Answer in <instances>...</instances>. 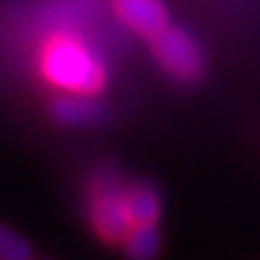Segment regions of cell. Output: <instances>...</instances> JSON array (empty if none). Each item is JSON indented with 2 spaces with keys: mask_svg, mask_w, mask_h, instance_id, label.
I'll return each instance as SVG.
<instances>
[{
  "mask_svg": "<svg viewBox=\"0 0 260 260\" xmlns=\"http://www.w3.org/2000/svg\"><path fill=\"white\" fill-rule=\"evenodd\" d=\"M41 74L66 93H99L106 86V63L84 41L56 36L41 51Z\"/></svg>",
  "mask_w": 260,
  "mask_h": 260,
  "instance_id": "cell-1",
  "label": "cell"
},
{
  "mask_svg": "<svg viewBox=\"0 0 260 260\" xmlns=\"http://www.w3.org/2000/svg\"><path fill=\"white\" fill-rule=\"evenodd\" d=\"M88 217L93 230L109 240L119 243L132 230L134 220L129 212V187L111 170H104L93 177L88 189Z\"/></svg>",
  "mask_w": 260,
  "mask_h": 260,
  "instance_id": "cell-2",
  "label": "cell"
},
{
  "mask_svg": "<svg viewBox=\"0 0 260 260\" xmlns=\"http://www.w3.org/2000/svg\"><path fill=\"white\" fill-rule=\"evenodd\" d=\"M152 53L157 63L177 81H197L205 71V53L184 28L167 25L152 36Z\"/></svg>",
  "mask_w": 260,
  "mask_h": 260,
  "instance_id": "cell-3",
  "label": "cell"
},
{
  "mask_svg": "<svg viewBox=\"0 0 260 260\" xmlns=\"http://www.w3.org/2000/svg\"><path fill=\"white\" fill-rule=\"evenodd\" d=\"M51 116L53 121L63 126H93L109 119L106 104L93 99V93H61L51 101Z\"/></svg>",
  "mask_w": 260,
  "mask_h": 260,
  "instance_id": "cell-4",
  "label": "cell"
},
{
  "mask_svg": "<svg viewBox=\"0 0 260 260\" xmlns=\"http://www.w3.org/2000/svg\"><path fill=\"white\" fill-rule=\"evenodd\" d=\"M119 18L142 36H157L170 25V13L162 0H114Z\"/></svg>",
  "mask_w": 260,
  "mask_h": 260,
  "instance_id": "cell-5",
  "label": "cell"
},
{
  "mask_svg": "<svg viewBox=\"0 0 260 260\" xmlns=\"http://www.w3.org/2000/svg\"><path fill=\"white\" fill-rule=\"evenodd\" d=\"M121 248L129 260H154L162 248V235L157 222H134L132 230L124 235Z\"/></svg>",
  "mask_w": 260,
  "mask_h": 260,
  "instance_id": "cell-6",
  "label": "cell"
},
{
  "mask_svg": "<svg viewBox=\"0 0 260 260\" xmlns=\"http://www.w3.org/2000/svg\"><path fill=\"white\" fill-rule=\"evenodd\" d=\"M129 212L134 222H157L162 215V197L149 182L129 187Z\"/></svg>",
  "mask_w": 260,
  "mask_h": 260,
  "instance_id": "cell-7",
  "label": "cell"
},
{
  "mask_svg": "<svg viewBox=\"0 0 260 260\" xmlns=\"http://www.w3.org/2000/svg\"><path fill=\"white\" fill-rule=\"evenodd\" d=\"M0 260H33L30 243L5 225H0Z\"/></svg>",
  "mask_w": 260,
  "mask_h": 260,
  "instance_id": "cell-8",
  "label": "cell"
}]
</instances>
